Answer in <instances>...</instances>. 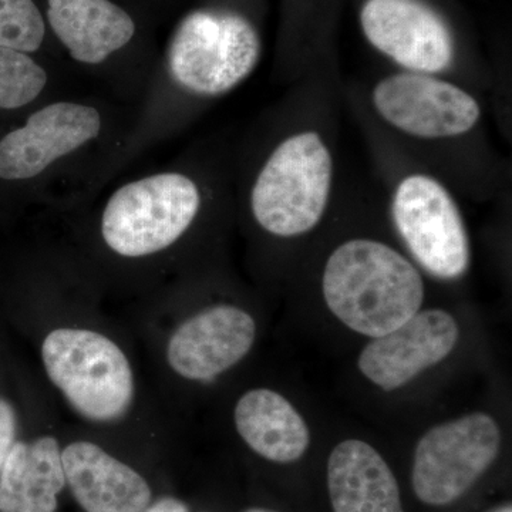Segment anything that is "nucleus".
<instances>
[{"mask_svg": "<svg viewBox=\"0 0 512 512\" xmlns=\"http://www.w3.org/2000/svg\"><path fill=\"white\" fill-rule=\"evenodd\" d=\"M363 126L443 177L460 194H495L505 170L485 128L481 94L446 77L393 72L355 97Z\"/></svg>", "mask_w": 512, "mask_h": 512, "instance_id": "obj_1", "label": "nucleus"}, {"mask_svg": "<svg viewBox=\"0 0 512 512\" xmlns=\"http://www.w3.org/2000/svg\"><path fill=\"white\" fill-rule=\"evenodd\" d=\"M335 94V76L299 82L288 99L284 126L256 170L249 208L271 237L308 235L338 194Z\"/></svg>", "mask_w": 512, "mask_h": 512, "instance_id": "obj_2", "label": "nucleus"}, {"mask_svg": "<svg viewBox=\"0 0 512 512\" xmlns=\"http://www.w3.org/2000/svg\"><path fill=\"white\" fill-rule=\"evenodd\" d=\"M365 130L383 174L393 228L404 248L434 278L460 279L470 268L471 242L458 192L372 128L365 126Z\"/></svg>", "mask_w": 512, "mask_h": 512, "instance_id": "obj_3", "label": "nucleus"}, {"mask_svg": "<svg viewBox=\"0 0 512 512\" xmlns=\"http://www.w3.org/2000/svg\"><path fill=\"white\" fill-rule=\"evenodd\" d=\"M322 293L348 328L379 338L420 311L424 281L412 259L386 242L350 238L326 259Z\"/></svg>", "mask_w": 512, "mask_h": 512, "instance_id": "obj_4", "label": "nucleus"}, {"mask_svg": "<svg viewBox=\"0 0 512 512\" xmlns=\"http://www.w3.org/2000/svg\"><path fill=\"white\" fill-rule=\"evenodd\" d=\"M262 42L254 23L235 10L188 13L168 47L174 82L198 97L224 96L254 73Z\"/></svg>", "mask_w": 512, "mask_h": 512, "instance_id": "obj_5", "label": "nucleus"}, {"mask_svg": "<svg viewBox=\"0 0 512 512\" xmlns=\"http://www.w3.org/2000/svg\"><path fill=\"white\" fill-rule=\"evenodd\" d=\"M359 22L369 45L394 70L446 77L485 92L464 66L450 22L427 0H365Z\"/></svg>", "mask_w": 512, "mask_h": 512, "instance_id": "obj_6", "label": "nucleus"}, {"mask_svg": "<svg viewBox=\"0 0 512 512\" xmlns=\"http://www.w3.org/2000/svg\"><path fill=\"white\" fill-rule=\"evenodd\" d=\"M47 376L77 413L93 421L120 419L130 407L134 379L123 350L87 329H56L42 346Z\"/></svg>", "mask_w": 512, "mask_h": 512, "instance_id": "obj_7", "label": "nucleus"}, {"mask_svg": "<svg viewBox=\"0 0 512 512\" xmlns=\"http://www.w3.org/2000/svg\"><path fill=\"white\" fill-rule=\"evenodd\" d=\"M201 190L180 173L151 175L123 185L103 212L101 234L116 254L138 258L173 245L201 210Z\"/></svg>", "mask_w": 512, "mask_h": 512, "instance_id": "obj_8", "label": "nucleus"}, {"mask_svg": "<svg viewBox=\"0 0 512 512\" xmlns=\"http://www.w3.org/2000/svg\"><path fill=\"white\" fill-rule=\"evenodd\" d=\"M500 440L497 423L484 413L427 431L414 454V493L424 504L453 503L494 463Z\"/></svg>", "mask_w": 512, "mask_h": 512, "instance_id": "obj_9", "label": "nucleus"}, {"mask_svg": "<svg viewBox=\"0 0 512 512\" xmlns=\"http://www.w3.org/2000/svg\"><path fill=\"white\" fill-rule=\"evenodd\" d=\"M100 130V113L93 107L70 101L49 104L0 140V178L36 177L60 157L99 136Z\"/></svg>", "mask_w": 512, "mask_h": 512, "instance_id": "obj_10", "label": "nucleus"}, {"mask_svg": "<svg viewBox=\"0 0 512 512\" xmlns=\"http://www.w3.org/2000/svg\"><path fill=\"white\" fill-rule=\"evenodd\" d=\"M457 340L458 326L450 313L417 312L399 328L373 338L359 357V369L382 389H399L450 355Z\"/></svg>", "mask_w": 512, "mask_h": 512, "instance_id": "obj_11", "label": "nucleus"}, {"mask_svg": "<svg viewBox=\"0 0 512 512\" xmlns=\"http://www.w3.org/2000/svg\"><path fill=\"white\" fill-rule=\"evenodd\" d=\"M255 335L249 313L237 306H214L175 330L168 343V363L185 379L210 382L247 356Z\"/></svg>", "mask_w": 512, "mask_h": 512, "instance_id": "obj_12", "label": "nucleus"}, {"mask_svg": "<svg viewBox=\"0 0 512 512\" xmlns=\"http://www.w3.org/2000/svg\"><path fill=\"white\" fill-rule=\"evenodd\" d=\"M62 463L66 484L86 512H141L151 503L147 481L97 444H69Z\"/></svg>", "mask_w": 512, "mask_h": 512, "instance_id": "obj_13", "label": "nucleus"}, {"mask_svg": "<svg viewBox=\"0 0 512 512\" xmlns=\"http://www.w3.org/2000/svg\"><path fill=\"white\" fill-rule=\"evenodd\" d=\"M328 487L335 512H404L392 470L365 441L348 440L335 447Z\"/></svg>", "mask_w": 512, "mask_h": 512, "instance_id": "obj_14", "label": "nucleus"}, {"mask_svg": "<svg viewBox=\"0 0 512 512\" xmlns=\"http://www.w3.org/2000/svg\"><path fill=\"white\" fill-rule=\"evenodd\" d=\"M53 32L77 62L99 64L136 33L127 12L110 0H47Z\"/></svg>", "mask_w": 512, "mask_h": 512, "instance_id": "obj_15", "label": "nucleus"}, {"mask_svg": "<svg viewBox=\"0 0 512 512\" xmlns=\"http://www.w3.org/2000/svg\"><path fill=\"white\" fill-rule=\"evenodd\" d=\"M64 485L62 451L56 439L18 441L0 470V512H55Z\"/></svg>", "mask_w": 512, "mask_h": 512, "instance_id": "obj_16", "label": "nucleus"}, {"mask_svg": "<svg viewBox=\"0 0 512 512\" xmlns=\"http://www.w3.org/2000/svg\"><path fill=\"white\" fill-rule=\"evenodd\" d=\"M239 436L255 453L275 463H293L305 454L311 434L301 414L281 394L251 390L235 407Z\"/></svg>", "mask_w": 512, "mask_h": 512, "instance_id": "obj_17", "label": "nucleus"}, {"mask_svg": "<svg viewBox=\"0 0 512 512\" xmlns=\"http://www.w3.org/2000/svg\"><path fill=\"white\" fill-rule=\"evenodd\" d=\"M47 74L26 53L0 47V109L13 110L36 99Z\"/></svg>", "mask_w": 512, "mask_h": 512, "instance_id": "obj_18", "label": "nucleus"}, {"mask_svg": "<svg viewBox=\"0 0 512 512\" xmlns=\"http://www.w3.org/2000/svg\"><path fill=\"white\" fill-rule=\"evenodd\" d=\"M45 32V20L33 0H0V47L36 52Z\"/></svg>", "mask_w": 512, "mask_h": 512, "instance_id": "obj_19", "label": "nucleus"}, {"mask_svg": "<svg viewBox=\"0 0 512 512\" xmlns=\"http://www.w3.org/2000/svg\"><path fill=\"white\" fill-rule=\"evenodd\" d=\"M16 414L9 402L0 397V470L15 446Z\"/></svg>", "mask_w": 512, "mask_h": 512, "instance_id": "obj_20", "label": "nucleus"}, {"mask_svg": "<svg viewBox=\"0 0 512 512\" xmlns=\"http://www.w3.org/2000/svg\"><path fill=\"white\" fill-rule=\"evenodd\" d=\"M141 512H188V507L177 498L164 497L156 503L148 505L146 510Z\"/></svg>", "mask_w": 512, "mask_h": 512, "instance_id": "obj_21", "label": "nucleus"}, {"mask_svg": "<svg viewBox=\"0 0 512 512\" xmlns=\"http://www.w3.org/2000/svg\"><path fill=\"white\" fill-rule=\"evenodd\" d=\"M245 512H274V511L264 510V508H251V510H247Z\"/></svg>", "mask_w": 512, "mask_h": 512, "instance_id": "obj_22", "label": "nucleus"}, {"mask_svg": "<svg viewBox=\"0 0 512 512\" xmlns=\"http://www.w3.org/2000/svg\"><path fill=\"white\" fill-rule=\"evenodd\" d=\"M498 512H511V507L503 508V510Z\"/></svg>", "mask_w": 512, "mask_h": 512, "instance_id": "obj_23", "label": "nucleus"}]
</instances>
